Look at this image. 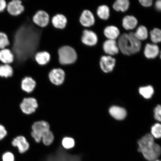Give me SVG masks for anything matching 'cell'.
I'll list each match as a JSON object with an SVG mask.
<instances>
[{
  "label": "cell",
  "mask_w": 161,
  "mask_h": 161,
  "mask_svg": "<svg viewBox=\"0 0 161 161\" xmlns=\"http://www.w3.org/2000/svg\"><path fill=\"white\" fill-rule=\"evenodd\" d=\"M138 152L142 153L144 160L153 161L159 159L161 155L159 145L154 142L151 134H147L138 142Z\"/></svg>",
  "instance_id": "obj_1"
},
{
  "label": "cell",
  "mask_w": 161,
  "mask_h": 161,
  "mask_svg": "<svg viewBox=\"0 0 161 161\" xmlns=\"http://www.w3.org/2000/svg\"><path fill=\"white\" fill-rule=\"evenodd\" d=\"M117 43L122 53L128 56L138 53L142 47L141 41L136 39L132 32L123 34L119 38Z\"/></svg>",
  "instance_id": "obj_2"
},
{
  "label": "cell",
  "mask_w": 161,
  "mask_h": 161,
  "mask_svg": "<svg viewBox=\"0 0 161 161\" xmlns=\"http://www.w3.org/2000/svg\"><path fill=\"white\" fill-rule=\"evenodd\" d=\"M65 73L60 68H56L51 70L49 74V78L52 84L56 86L63 84L65 80Z\"/></svg>",
  "instance_id": "obj_7"
},
{
  "label": "cell",
  "mask_w": 161,
  "mask_h": 161,
  "mask_svg": "<svg viewBox=\"0 0 161 161\" xmlns=\"http://www.w3.org/2000/svg\"><path fill=\"white\" fill-rule=\"evenodd\" d=\"M150 38L152 41L154 43H159L161 40V30L155 28L150 32Z\"/></svg>",
  "instance_id": "obj_29"
},
{
  "label": "cell",
  "mask_w": 161,
  "mask_h": 161,
  "mask_svg": "<svg viewBox=\"0 0 161 161\" xmlns=\"http://www.w3.org/2000/svg\"><path fill=\"white\" fill-rule=\"evenodd\" d=\"M7 3V11L10 15L18 16L23 13L25 8L21 0H5Z\"/></svg>",
  "instance_id": "obj_5"
},
{
  "label": "cell",
  "mask_w": 161,
  "mask_h": 161,
  "mask_svg": "<svg viewBox=\"0 0 161 161\" xmlns=\"http://www.w3.org/2000/svg\"><path fill=\"white\" fill-rule=\"evenodd\" d=\"M12 146L18 149L20 154L25 153L29 150L30 144L27 140L23 136L16 137L11 142Z\"/></svg>",
  "instance_id": "obj_9"
},
{
  "label": "cell",
  "mask_w": 161,
  "mask_h": 161,
  "mask_svg": "<svg viewBox=\"0 0 161 161\" xmlns=\"http://www.w3.org/2000/svg\"><path fill=\"white\" fill-rule=\"evenodd\" d=\"M104 35L109 40H115L119 36L120 31L115 26H109L104 30Z\"/></svg>",
  "instance_id": "obj_19"
},
{
  "label": "cell",
  "mask_w": 161,
  "mask_h": 161,
  "mask_svg": "<svg viewBox=\"0 0 161 161\" xmlns=\"http://www.w3.org/2000/svg\"><path fill=\"white\" fill-rule=\"evenodd\" d=\"M115 59L110 56H102L100 62L101 68L105 73L112 71L115 66Z\"/></svg>",
  "instance_id": "obj_12"
},
{
  "label": "cell",
  "mask_w": 161,
  "mask_h": 161,
  "mask_svg": "<svg viewBox=\"0 0 161 161\" xmlns=\"http://www.w3.org/2000/svg\"><path fill=\"white\" fill-rule=\"evenodd\" d=\"M38 107L37 100L35 98L32 97L24 98L20 104V108L22 112L28 115L34 113Z\"/></svg>",
  "instance_id": "obj_6"
},
{
  "label": "cell",
  "mask_w": 161,
  "mask_h": 161,
  "mask_svg": "<svg viewBox=\"0 0 161 161\" xmlns=\"http://www.w3.org/2000/svg\"><path fill=\"white\" fill-rule=\"evenodd\" d=\"M54 140L53 133L49 130L45 133L42 136V142L44 145L49 146L52 144Z\"/></svg>",
  "instance_id": "obj_26"
},
{
  "label": "cell",
  "mask_w": 161,
  "mask_h": 161,
  "mask_svg": "<svg viewBox=\"0 0 161 161\" xmlns=\"http://www.w3.org/2000/svg\"><path fill=\"white\" fill-rule=\"evenodd\" d=\"M156 8L158 11H160L161 9V1L160 0L157 1L155 3Z\"/></svg>",
  "instance_id": "obj_37"
},
{
  "label": "cell",
  "mask_w": 161,
  "mask_h": 161,
  "mask_svg": "<svg viewBox=\"0 0 161 161\" xmlns=\"http://www.w3.org/2000/svg\"><path fill=\"white\" fill-rule=\"evenodd\" d=\"M14 59V56L11 50L8 48L0 50V61L3 64H12Z\"/></svg>",
  "instance_id": "obj_14"
},
{
  "label": "cell",
  "mask_w": 161,
  "mask_h": 161,
  "mask_svg": "<svg viewBox=\"0 0 161 161\" xmlns=\"http://www.w3.org/2000/svg\"><path fill=\"white\" fill-rule=\"evenodd\" d=\"M10 42L6 34L0 32V50L5 49L8 47Z\"/></svg>",
  "instance_id": "obj_30"
},
{
  "label": "cell",
  "mask_w": 161,
  "mask_h": 161,
  "mask_svg": "<svg viewBox=\"0 0 161 161\" xmlns=\"http://www.w3.org/2000/svg\"><path fill=\"white\" fill-rule=\"evenodd\" d=\"M139 2L141 4L146 7H150L153 4L152 0H140Z\"/></svg>",
  "instance_id": "obj_35"
},
{
  "label": "cell",
  "mask_w": 161,
  "mask_h": 161,
  "mask_svg": "<svg viewBox=\"0 0 161 161\" xmlns=\"http://www.w3.org/2000/svg\"><path fill=\"white\" fill-rule=\"evenodd\" d=\"M130 6V2L128 0H118L114 3L113 7L117 11L125 12Z\"/></svg>",
  "instance_id": "obj_23"
},
{
  "label": "cell",
  "mask_w": 161,
  "mask_h": 161,
  "mask_svg": "<svg viewBox=\"0 0 161 161\" xmlns=\"http://www.w3.org/2000/svg\"><path fill=\"white\" fill-rule=\"evenodd\" d=\"M32 137L36 142L39 143L42 142L43 135L50 130L49 125L45 121L36 122L32 125Z\"/></svg>",
  "instance_id": "obj_4"
},
{
  "label": "cell",
  "mask_w": 161,
  "mask_h": 161,
  "mask_svg": "<svg viewBox=\"0 0 161 161\" xmlns=\"http://www.w3.org/2000/svg\"><path fill=\"white\" fill-rule=\"evenodd\" d=\"M109 112L110 115L117 120L124 119L126 115V110L124 108L118 106L112 107L110 108Z\"/></svg>",
  "instance_id": "obj_18"
},
{
  "label": "cell",
  "mask_w": 161,
  "mask_h": 161,
  "mask_svg": "<svg viewBox=\"0 0 161 161\" xmlns=\"http://www.w3.org/2000/svg\"><path fill=\"white\" fill-rule=\"evenodd\" d=\"M13 74V69L9 64L0 65V77L8 78L12 77Z\"/></svg>",
  "instance_id": "obj_22"
},
{
  "label": "cell",
  "mask_w": 161,
  "mask_h": 161,
  "mask_svg": "<svg viewBox=\"0 0 161 161\" xmlns=\"http://www.w3.org/2000/svg\"><path fill=\"white\" fill-rule=\"evenodd\" d=\"M8 132L5 126L0 124V141L4 139L7 136Z\"/></svg>",
  "instance_id": "obj_34"
},
{
  "label": "cell",
  "mask_w": 161,
  "mask_h": 161,
  "mask_svg": "<svg viewBox=\"0 0 161 161\" xmlns=\"http://www.w3.org/2000/svg\"><path fill=\"white\" fill-rule=\"evenodd\" d=\"M36 86V82L33 78L30 77H25L22 80L21 84V89L28 93H31L33 91Z\"/></svg>",
  "instance_id": "obj_15"
},
{
  "label": "cell",
  "mask_w": 161,
  "mask_h": 161,
  "mask_svg": "<svg viewBox=\"0 0 161 161\" xmlns=\"http://www.w3.org/2000/svg\"><path fill=\"white\" fill-rule=\"evenodd\" d=\"M2 161H15L14 154L10 151L3 153L1 156Z\"/></svg>",
  "instance_id": "obj_32"
},
{
  "label": "cell",
  "mask_w": 161,
  "mask_h": 161,
  "mask_svg": "<svg viewBox=\"0 0 161 161\" xmlns=\"http://www.w3.org/2000/svg\"><path fill=\"white\" fill-rule=\"evenodd\" d=\"M7 7V3L5 0H0V13L4 11Z\"/></svg>",
  "instance_id": "obj_36"
},
{
  "label": "cell",
  "mask_w": 161,
  "mask_h": 161,
  "mask_svg": "<svg viewBox=\"0 0 161 161\" xmlns=\"http://www.w3.org/2000/svg\"><path fill=\"white\" fill-rule=\"evenodd\" d=\"M137 24V20L133 16H126L123 19V26L126 30L134 29Z\"/></svg>",
  "instance_id": "obj_20"
},
{
  "label": "cell",
  "mask_w": 161,
  "mask_h": 161,
  "mask_svg": "<svg viewBox=\"0 0 161 161\" xmlns=\"http://www.w3.org/2000/svg\"><path fill=\"white\" fill-rule=\"evenodd\" d=\"M103 49L104 52L110 55H116L119 51L118 43L115 40H106L103 44Z\"/></svg>",
  "instance_id": "obj_13"
},
{
  "label": "cell",
  "mask_w": 161,
  "mask_h": 161,
  "mask_svg": "<svg viewBox=\"0 0 161 161\" xmlns=\"http://www.w3.org/2000/svg\"><path fill=\"white\" fill-rule=\"evenodd\" d=\"M59 60L61 65L73 64L77 59V55L75 49L69 46H65L58 50Z\"/></svg>",
  "instance_id": "obj_3"
},
{
  "label": "cell",
  "mask_w": 161,
  "mask_h": 161,
  "mask_svg": "<svg viewBox=\"0 0 161 161\" xmlns=\"http://www.w3.org/2000/svg\"><path fill=\"white\" fill-rule=\"evenodd\" d=\"M95 21L93 14L89 10H84L80 17V23L84 27H91L94 25Z\"/></svg>",
  "instance_id": "obj_11"
},
{
  "label": "cell",
  "mask_w": 161,
  "mask_h": 161,
  "mask_svg": "<svg viewBox=\"0 0 161 161\" xmlns=\"http://www.w3.org/2000/svg\"><path fill=\"white\" fill-rule=\"evenodd\" d=\"M50 56L47 52H38L35 56V59L37 63L40 65L47 64L50 61Z\"/></svg>",
  "instance_id": "obj_21"
},
{
  "label": "cell",
  "mask_w": 161,
  "mask_h": 161,
  "mask_svg": "<svg viewBox=\"0 0 161 161\" xmlns=\"http://www.w3.org/2000/svg\"><path fill=\"white\" fill-rule=\"evenodd\" d=\"M52 23L53 27L58 29H65L67 20L65 16L62 14H57L52 18Z\"/></svg>",
  "instance_id": "obj_17"
},
{
  "label": "cell",
  "mask_w": 161,
  "mask_h": 161,
  "mask_svg": "<svg viewBox=\"0 0 161 161\" xmlns=\"http://www.w3.org/2000/svg\"><path fill=\"white\" fill-rule=\"evenodd\" d=\"M151 135L154 138H159L161 136V125L159 124H156L151 129Z\"/></svg>",
  "instance_id": "obj_31"
},
{
  "label": "cell",
  "mask_w": 161,
  "mask_h": 161,
  "mask_svg": "<svg viewBox=\"0 0 161 161\" xmlns=\"http://www.w3.org/2000/svg\"><path fill=\"white\" fill-rule=\"evenodd\" d=\"M153 161H161V160H160L159 159H156Z\"/></svg>",
  "instance_id": "obj_38"
},
{
  "label": "cell",
  "mask_w": 161,
  "mask_h": 161,
  "mask_svg": "<svg viewBox=\"0 0 161 161\" xmlns=\"http://www.w3.org/2000/svg\"><path fill=\"white\" fill-rule=\"evenodd\" d=\"M80 40L84 45L92 46L95 45L97 43L98 38L94 32L85 29L82 32Z\"/></svg>",
  "instance_id": "obj_8"
},
{
  "label": "cell",
  "mask_w": 161,
  "mask_h": 161,
  "mask_svg": "<svg viewBox=\"0 0 161 161\" xmlns=\"http://www.w3.org/2000/svg\"><path fill=\"white\" fill-rule=\"evenodd\" d=\"M154 117L155 119L159 121L161 120V107L160 105H158L154 110Z\"/></svg>",
  "instance_id": "obj_33"
},
{
  "label": "cell",
  "mask_w": 161,
  "mask_h": 161,
  "mask_svg": "<svg viewBox=\"0 0 161 161\" xmlns=\"http://www.w3.org/2000/svg\"><path fill=\"white\" fill-rule=\"evenodd\" d=\"M97 14L100 19L107 20L110 16V10L107 6L103 5L98 8Z\"/></svg>",
  "instance_id": "obj_25"
},
{
  "label": "cell",
  "mask_w": 161,
  "mask_h": 161,
  "mask_svg": "<svg viewBox=\"0 0 161 161\" xmlns=\"http://www.w3.org/2000/svg\"><path fill=\"white\" fill-rule=\"evenodd\" d=\"M140 93L144 97L147 99L152 97L154 93V89L152 86H149L140 87L139 89Z\"/></svg>",
  "instance_id": "obj_27"
},
{
  "label": "cell",
  "mask_w": 161,
  "mask_h": 161,
  "mask_svg": "<svg viewBox=\"0 0 161 161\" xmlns=\"http://www.w3.org/2000/svg\"><path fill=\"white\" fill-rule=\"evenodd\" d=\"M32 20L36 25L41 28H45L49 24L50 17L45 11H39L34 15Z\"/></svg>",
  "instance_id": "obj_10"
},
{
  "label": "cell",
  "mask_w": 161,
  "mask_h": 161,
  "mask_svg": "<svg viewBox=\"0 0 161 161\" xmlns=\"http://www.w3.org/2000/svg\"><path fill=\"white\" fill-rule=\"evenodd\" d=\"M62 147L66 150H69L74 148L75 146V140L73 138L66 137L62 141Z\"/></svg>",
  "instance_id": "obj_28"
},
{
  "label": "cell",
  "mask_w": 161,
  "mask_h": 161,
  "mask_svg": "<svg viewBox=\"0 0 161 161\" xmlns=\"http://www.w3.org/2000/svg\"><path fill=\"white\" fill-rule=\"evenodd\" d=\"M134 35L139 41L145 40L148 37V32L146 27L141 25L138 28Z\"/></svg>",
  "instance_id": "obj_24"
},
{
  "label": "cell",
  "mask_w": 161,
  "mask_h": 161,
  "mask_svg": "<svg viewBox=\"0 0 161 161\" xmlns=\"http://www.w3.org/2000/svg\"><path fill=\"white\" fill-rule=\"evenodd\" d=\"M159 53V49L158 46L154 44H147L145 47L144 54L148 59L156 58Z\"/></svg>",
  "instance_id": "obj_16"
}]
</instances>
